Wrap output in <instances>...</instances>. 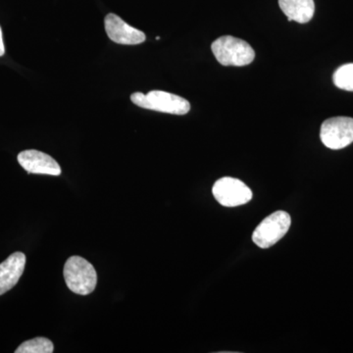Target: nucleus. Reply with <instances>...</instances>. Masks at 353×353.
<instances>
[{
  "instance_id": "nucleus-12",
  "label": "nucleus",
  "mask_w": 353,
  "mask_h": 353,
  "mask_svg": "<svg viewBox=\"0 0 353 353\" xmlns=\"http://www.w3.org/2000/svg\"><path fill=\"white\" fill-rule=\"evenodd\" d=\"M333 81L336 88L353 92V63L343 65L336 70L334 73Z\"/></svg>"
},
{
  "instance_id": "nucleus-13",
  "label": "nucleus",
  "mask_w": 353,
  "mask_h": 353,
  "mask_svg": "<svg viewBox=\"0 0 353 353\" xmlns=\"http://www.w3.org/2000/svg\"><path fill=\"white\" fill-rule=\"evenodd\" d=\"M6 53V48H4L3 37H2L1 28H0V57H3Z\"/></svg>"
},
{
  "instance_id": "nucleus-7",
  "label": "nucleus",
  "mask_w": 353,
  "mask_h": 353,
  "mask_svg": "<svg viewBox=\"0 0 353 353\" xmlns=\"http://www.w3.org/2000/svg\"><path fill=\"white\" fill-rule=\"evenodd\" d=\"M104 25L108 38L114 43L136 46L145 41V32L128 25L115 14H108L104 19Z\"/></svg>"
},
{
  "instance_id": "nucleus-9",
  "label": "nucleus",
  "mask_w": 353,
  "mask_h": 353,
  "mask_svg": "<svg viewBox=\"0 0 353 353\" xmlns=\"http://www.w3.org/2000/svg\"><path fill=\"white\" fill-rule=\"evenodd\" d=\"M26 255L22 252L11 254L0 263V296L15 287L24 273Z\"/></svg>"
},
{
  "instance_id": "nucleus-10",
  "label": "nucleus",
  "mask_w": 353,
  "mask_h": 353,
  "mask_svg": "<svg viewBox=\"0 0 353 353\" xmlns=\"http://www.w3.org/2000/svg\"><path fill=\"white\" fill-rule=\"evenodd\" d=\"M279 6L290 22L305 24L314 16V0H279Z\"/></svg>"
},
{
  "instance_id": "nucleus-8",
  "label": "nucleus",
  "mask_w": 353,
  "mask_h": 353,
  "mask_svg": "<svg viewBox=\"0 0 353 353\" xmlns=\"http://www.w3.org/2000/svg\"><path fill=\"white\" fill-rule=\"evenodd\" d=\"M18 162L29 174L59 176L61 168L50 155L39 150H25L18 155Z\"/></svg>"
},
{
  "instance_id": "nucleus-6",
  "label": "nucleus",
  "mask_w": 353,
  "mask_h": 353,
  "mask_svg": "<svg viewBox=\"0 0 353 353\" xmlns=\"http://www.w3.org/2000/svg\"><path fill=\"white\" fill-rule=\"evenodd\" d=\"M320 138L330 150H341L353 143V119L334 117L325 121L320 131Z\"/></svg>"
},
{
  "instance_id": "nucleus-1",
  "label": "nucleus",
  "mask_w": 353,
  "mask_h": 353,
  "mask_svg": "<svg viewBox=\"0 0 353 353\" xmlns=\"http://www.w3.org/2000/svg\"><path fill=\"white\" fill-rule=\"evenodd\" d=\"M213 54L223 66H246L254 60L252 46L243 39L224 36L216 39L211 46Z\"/></svg>"
},
{
  "instance_id": "nucleus-3",
  "label": "nucleus",
  "mask_w": 353,
  "mask_h": 353,
  "mask_svg": "<svg viewBox=\"0 0 353 353\" xmlns=\"http://www.w3.org/2000/svg\"><path fill=\"white\" fill-rule=\"evenodd\" d=\"M131 101L139 108L158 112L185 115L190 110V104L187 99L162 90H152L148 94L134 92L131 95Z\"/></svg>"
},
{
  "instance_id": "nucleus-4",
  "label": "nucleus",
  "mask_w": 353,
  "mask_h": 353,
  "mask_svg": "<svg viewBox=\"0 0 353 353\" xmlns=\"http://www.w3.org/2000/svg\"><path fill=\"white\" fill-rule=\"evenodd\" d=\"M292 219L285 211H276L257 226L252 234V241L260 248H269L282 240L289 232Z\"/></svg>"
},
{
  "instance_id": "nucleus-5",
  "label": "nucleus",
  "mask_w": 353,
  "mask_h": 353,
  "mask_svg": "<svg viewBox=\"0 0 353 353\" xmlns=\"http://www.w3.org/2000/svg\"><path fill=\"white\" fill-rule=\"evenodd\" d=\"M212 192L216 201L225 208H236L252 199V190L239 179L231 176L218 180L213 185Z\"/></svg>"
},
{
  "instance_id": "nucleus-2",
  "label": "nucleus",
  "mask_w": 353,
  "mask_h": 353,
  "mask_svg": "<svg viewBox=\"0 0 353 353\" xmlns=\"http://www.w3.org/2000/svg\"><path fill=\"white\" fill-rule=\"evenodd\" d=\"M64 279L71 292L88 296L95 290L97 274L90 262L80 256H72L64 266Z\"/></svg>"
},
{
  "instance_id": "nucleus-11",
  "label": "nucleus",
  "mask_w": 353,
  "mask_h": 353,
  "mask_svg": "<svg viewBox=\"0 0 353 353\" xmlns=\"http://www.w3.org/2000/svg\"><path fill=\"white\" fill-rule=\"evenodd\" d=\"M54 350L52 341L46 338L32 339V340L25 341L20 345L16 353H52Z\"/></svg>"
}]
</instances>
